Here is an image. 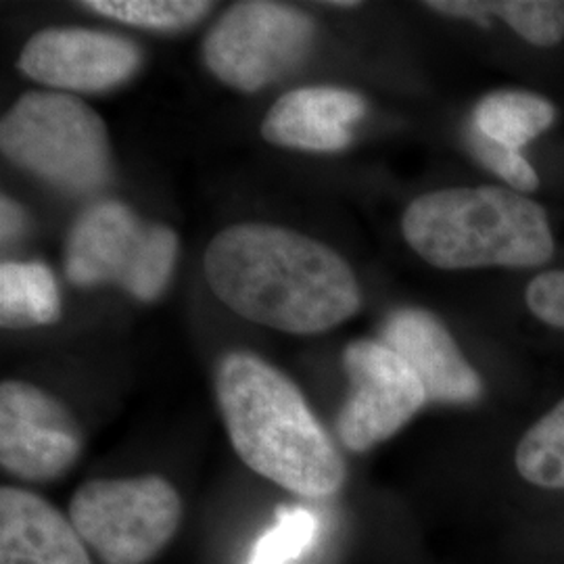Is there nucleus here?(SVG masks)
Segmentation results:
<instances>
[{
	"label": "nucleus",
	"mask_w": 564,
	"mask_h": 564,
	"mask_svg": "<svg viewBox=\"0 0 564 564\" xmlns=\"http://www.w3.org/2000/svg\"><path fill=\"white\" fill-rule=\"evenodd\" d=\"M216 297L249 323L293 335L330 330L358 314L360 284L324 242L272 224H237L205 249Z\"/></svg>",
	"instance_id": "1"
},
{
	"label": "nucleus",
	"mask_w": 564,
	"mask_h": 564,
	"mask_svg": "<svg viewBox=\"0 0 564 564\" xmlns=\"http://www.w3.org/2000/svg\"><path fill=\"white\" fill-rule=\"evenodd\" d=\"M216 393L232 447L251 470L303 498L341 489L337 445L281 370L247 351L228 354L216 372Z\"/></svg>",
	"instance_id": "2"
},
{
	"label": "nucleus",
	"mask_w": 564,
	"mask_h": 564,
	"mask_svg": "<svg viewBox=\"0 0 564 564\" xmlns=\"http://www.w3.org/2000/svg\"><path fill=\"white\" fill-rule=\"evenodd\" d=\"M402 232L424 262L442 270L538 268L554 256L544 207L502 186L421 195L408 205Z\"/></svg>",
	"instance_id": "3"
},
{
	"label": "nucleus",
	"mask_w": 564,
	"mask_h": 564,
	"mask_svg": "<svg viewBox=\"0 0 564 564\" xmlns=\"http://www.w3.org/2000/svg\"><path fill=\"white\" fill-rule=\"evenodd\" d=\"M2 155L69 193H90L109 178L105 121L67 93H28L0 123Z\"/></svg>",
	"instance_id": "4"
},
{
	"label": "nucleus",
	"mask_w": 564,
	"mask_h": 564,
	"mask_svg": "<svg viewBox=\"0 0 564 564\" xmlns=\"http://www.w3.org/2000/svg\"><path fill=\"white\" fill-rule=\"evenodd\" d=\"M178 237L170 226L142 223L123 203L101 202L74 223L65 247V272L80 286L120 284L132 297L153 302L174 274Z\"/></svg>",
	"instance_id": "5"
},
{
	"label": "nucleus",
	"mask_w": 564,
	"mask_h": 564,
	"mask_svg": "<svg viewBox=\"0 0 564 564\" xmlns=\"http://www.w3.org/2000/svg\"><path fill=\"white\" fill-rule=\"evenodd\" d=\"M181 519V496L160 475L88 481L69 502V521L105 564L151 563Z\"/></svg>",
	"instance_id": "6"
},
{
	"label": "nucleus",
	"mask_w": 564,
	"mask_h": 564,
	"mask_svg": "<svg viewBox=\"0 0 564 564\" xmlns=\"http://www.w3.org/2000/svg\"><path fill=\"white\" fill-rule=\"evenodd\" d=\"M314 21L276 2H239L226 11L203 44L212 74L241 93L262 90L307 55Z\"/></svg>",
	"instance_id": "7"
},
{
	"label": "nucleus",
	"mask_w": 564,
	"mask_h": 564,
	"mask_svg": "<svg viewBox=\"0 0 564 564\" xmlns=\"http://www.w3.org/2000/svg\"><path fill=\"white\" fill-rule=\"evenodd\" d=\"M343 368L349 395L339 412L337 431L351 452L383 444L429 402L421 379L383 341L349 343Z\"/></svg>",
	"instance_id": "8"
},
{
	"label": "nucleus",
	"mask_w": 564,
	"mask_h": 564,
	"mask_svg": "<svg viewBox=\"0 0 564 564\" xmlns=\"http://www.w3.org/2000/svg\"><path fill=\"white\" fill-rule=\"evenodd\" d=\"M80 426L51 393L21 381L0 387V463L23 481H53L80 456Z\"/></svg>",
	"instance_id": "9"
},
{
	"label": "nucleus",
	"mask_w": 564,
	"mask_h": 564,
	"mask_svg": "<svg viewBox=\"0 0 564 564\" xmlns=\"http://www.w3.org/2000/svg\"><path fill=\"white\" fill-rule=\"evenodd\" d=\"M141 67L134 42L101 30L48 28L25 42L20 69L30 80L67 93H102Z\"/></svg>",
	"instance_id": "10"
},
{
	"label": "nucleus",
	"mask_w": 564,
	"mask_h": 564,
	"mask_svg": "<svg viewBox=\"0 0 564 564\" xmlns=\"http://www.w3.org/2000/svg\"><path fill=\"white\" fill-rule=\"evenodd\" d=\"M381 341L414 370L429 402L473 403L481 398V377L466 362L449 330L426 310L393 312Z\"/></svg>",
	"instance_id": "11"
},
{
	"label": "nucleus",
	"mask_w": 564,
	"mask_h": 564,
	"mask_svg": "<svg viewBox=\"0 0 564 564\" xmlns=\"http://www.w3.org/2000/svg\"><path fill=\"white\" fill-rule=\"evenodd\" d=\"M364 113L366 102L351 90L333 86L297 88L268 111L262 137L286 149L333 153L349 144L351 128Z\"/></svg>",
	"instance_id": "12"
},
{
	"label": "nucleus",
	"mask_w": 564,
	"mask_h": 564,
	"mask_svg": "<svg viewBox=\"0 0 564 564\" xmlns=\"http://www.w3.org/2000/svg\"><path fill=\"white\" fill-rule=\"evenodd\" d=\"M0 564H93L57 508L20 489H0Z\"/></svg>",
	"instance_id": "13"
},
{
	"label": "nucleus",
	"mask_w": 564,
	"mask_h": 564,
	"mask_svg": "<svg viewBox=\"0 0 564 564\" xmlns=\"http://www.w3.org/2000/svg\"><path fill=\"white\" fill-rule=\"evenodd\" d=\"M426 9L447 18L502 20L533 46H556L564 41V2L561 0H431Z\"/></svg>",
	"instance_id": "14"
},
{
	"label": "nucleus",
	"mask_w": 564,
	"mask_h": 564,
	"mask_svg": "<svg viewBox=\"0 0 564 564\" xmlns=\"http://www.w3.org/2000/svg\"><path fill=\"white\" fill-rule=\"evenodd\" d=\"M554 120L556 107L544 97L527 90H498L477 102L470 126L485 139L521 151Z\"/></svg>",
	"instance_id": "15"
},
{
	"label": "nucleus",
	"mask_w": 564,
	"mask_h": 564,
	"mask_svg": "<svg viewBox=\"0 0 564 564\" xmlns=\"http://www.w3.org/2000/svg\"><path fill=\"white\" fill-rule=\"evenodd\" d=\"M61 314L59 284L41 262L0 265V321L7 328L53 324Z\"/></svg>",
	"instance_id": "16"
},
{
	"label": "nucleus",
	"mask_w": 564,
	"mask_h": 564,
	"mask_svg": "<svg viewBox=\"0 0 564 564\" xmlns=\"http://www.w3.org/2000/svg\"><path fill=\"white\" fill-rule=\"evenodd\" d=\"M514 463L524 481L564 489V400L529 426L517 447Z\"/></svg>",
	"instance_id": "17"
},
{
	"label": "nucleus",
	"mask_w": 564,
	"mask_h": 564,
	"mask_svg": "<svg viewBox=\"0 0 564 564\" xmlns=\"http://www.w3.org/2000/svg\"><path fill=\"white\" fill-rule=\"evenodd\" d=\"M82 7L134 28L176 32L202 21L212 4L203 0H88Z\"/></svg>",
	"instance_id": "18"
},
{
	"label": "nucleus",
	"mask_w": 564,
	"mask_h": 564,
	"mask_svg": "<svg viewBox=\"0 0 564 564\" xmlns=\"http://www.w3.org/2000/svg\"><path fill=\"white\" fill-rule=\"evenodd\" d=\"M318 531L316 517L303 506H281L274 524L253 545L247 564H293L302 558Z\"/></svg>",
	"instance_id": "19"
},
{
	"label": "nucleus",
	"mask_w": 564,
	"mask_h": 564,
	"mask_svg": "<svg viewBox=\"0 0 564 564\" xmlns=\"http://www.w3.org/2000/svg\"><path fill=\"white\" fill-rule=\"evenodd\" d=\"M466 147L470 155L484 165L485 170L494 172L517 193H533L540 186V176L535 167L527 162L521 151L508 149L498 142L485 139L470 123L466 130Z\"/></svg>",
	"instance_id": "20"
},
{
	"label": "nucleus",
	"mask_w": 564,
	"mask_h": 564,
	"mask_svg": "<svg viewBox=\"0 0 564 564\" xmlns=\"http://www.w3.org/2000/svg\"><path fill=\"white\" fill-rule=\"evenodd\" d=\"M524 302L531 314L554 328H564V270H552L529 282Z\"/></svg>",
	"instance_id": "21"
},
{
	"label": "nucleus",
	"mask_w": 564,
	"mask_h": 564,
	"mask_svg": "<svg viewBox=\"0 0 564 564\" xmlns=\"http://www.w3.org/2000/svg\"><path fill=\"white\" fill-rule=\"evenodd\" d=\"M25 228V214L18 203L9 199L7 195L0 202V235L2 242H13L20 239Z\"/></svg>",
	"instance_id": "22"
}]
</instances>
